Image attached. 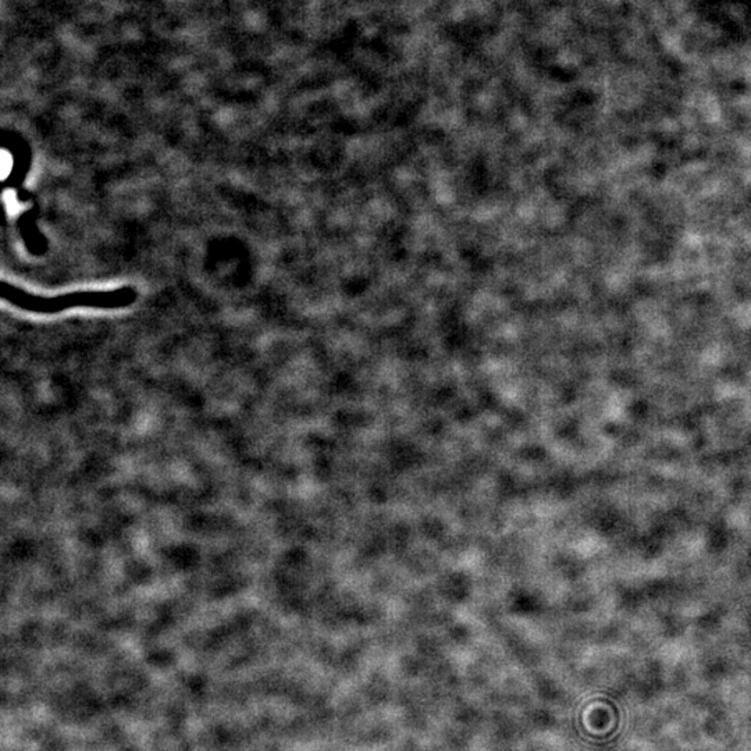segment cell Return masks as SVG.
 I'll use <instances>...</instances> for the list:
<instances>
[{"instance_id":"6da1fadb","label":"cell","mask_w":751,"mask_h":751,"mask_svg":"<svg viewBox=\"0 0 751 751\" xmlns=\"http://www.w3.org/2000/svg\"><path fill=\"white\" fill-rule=\"evenodd\" d=\"M4 298L13 305L35 312V314H57L71 306H124L136 299V293L129 288H120L114 293H75L55 298H40L25 293L17 287L4 283Z\"/></svg>"}]
</instances>
